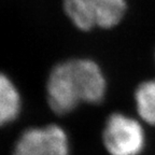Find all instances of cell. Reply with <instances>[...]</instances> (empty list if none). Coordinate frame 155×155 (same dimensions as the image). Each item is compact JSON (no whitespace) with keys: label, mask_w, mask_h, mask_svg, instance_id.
<instances>
[{"label":"cell","mask_w":155,"mask_h":155,"mask_svg":"<svg viewBox=\"0 0 155 155\" xmlns=\"http://www.w3.org/2000/svg\"><path fill=\"white\" fill-rule=\"evenodd\" d=\"M106 91V78L100 67L85 58L56 65L46 82L48 104L58 115L70 113L81 104H100Z\"/></svg>","instance_id":"obj_1"},{"label":"cell","mask_w":155,"mask_h":155,"mask_svg":"<svg viewBox=\"0 0 155 155\" xmlns=\"http://www.w3.org/2000/svg\"><path fill=\"white\" fill-rule=\"evenodd\" d=\"M102 141L110 155H139L144 149L145 134L137 120L113 113L104 124Z\"/></svg>","instance_id":"obj_2"},{"label":"cell","mask_w":155,"mask_h":155,"mask_svg":"<svg viewBox=\"0 0 155 155\" xmlns=\"http://www.w3.org/2000/svg\"><path fill=\"white\" fill-rule=\"evenodd\" d=\"M13 155H70L69 139L58 125L28 128L17 139Z\"/></svg>","instance_id":"obj_3"},{"label":"cell","mask_w":155,"mask_h":155,"mask_svg":"<svg viewBox=\"0 0 155 155\" xmlns=\"http://www.w3.org/2000/svg\"><path fill=\"white\" fill-rule=\"evenodd\" d=\"M22 99L16 85L0 72V127L13 122L21 112Z\"/></svg>","instance_id":"obj_4"},{"label":"cell","mask_w":155,"mask_h":155,"mask_svg":"<svg viewBox=\"0 0 155 155\" xmlns=\"http://www.w3.org/2000/svg\"><path fill=\"white\" fill-rule=\"evenodd\" d=\"M96 19V25L101 28H112L123 18L126 11L125 0H87Z\"/></svg>","instance_id":"obj_5"},{"label":"cell","mask_w":155,"mask_h":155,"mask_svg":"<svg viewBox=\"0 0 155 155\" xmlns=\"http://www.w3.org/2000/svg\"><path fill=\"white\" fill-rule=\"evenodd\" d=\"M135 102L141 119L155 126V79L145 81L137 87Z\"/></svg>","instance_id":"obj_6"},{"label":"cell","mask_w":155,"mask_h":155,"mask_svg":"<svg viewBox=\"0 0 155 155\" xmlns=\"http://www.w3.org/2000/svg\"><path fill=\"white\" fill-rule=\"evenodd\" d=\"M64 9L68 17L83 31L96 27V19L87 0H65Z\"/></svg>","instance_id":"obj_7"}]
</instances>
